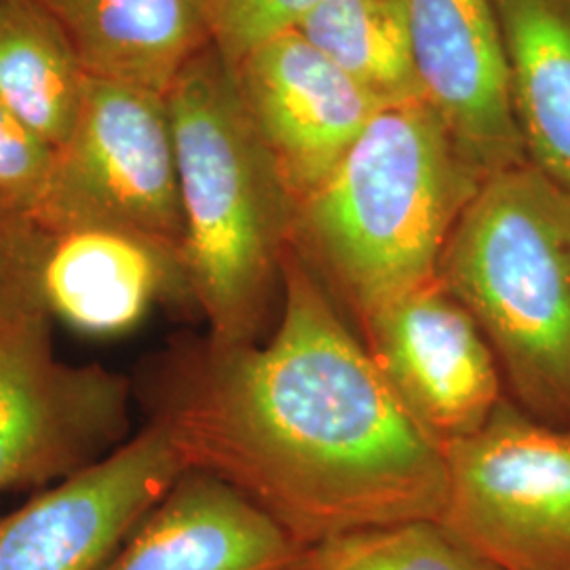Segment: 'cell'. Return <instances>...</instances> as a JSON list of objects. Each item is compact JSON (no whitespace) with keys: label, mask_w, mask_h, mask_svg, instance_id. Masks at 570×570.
Returning <instances> with one entry per match:
<instances>
[{"label":"cell","mask_w":570,"mask_h":570,"mask_svg":"<svg viewBox=\"0 0 570 570\" xmlns=\"http://www.w3.org/2000/svg\"><path fill=\"white\" fill-rule=\"evenodd\" d=\"M157 416L188 469L244 492L301 548L444 510V444L292 245L273 330L249 345L205 343Z\"/></svg>","instance_id":"obj_1"},{"label":"cell","mask_w":570,"mask_h":570,"mask_svg":"<svg viewBox=\"0 0 570 570\" xmlns=\"http://www.w3.org/2000/svg\"><path fill=\"white\" fill-rule=\"evenodd\" d=\"M165 98L176 140L184 271L207 322V343H258L282 308L296 202L214 42L184 66Z\"/></svg>","instance_id":"obj_2"},{"label":"cell","mask_w":570,"mask_h":570,"mask_svg":"<svg viewBox=\"0 0 570 570\" xmlns=\"http://www.w3.org/2000/svg\"><path fill=\"white\" fill-rule=\"evenodd\" d=\"M484 178L425 100L385 106L296 205L292 247L355 324L438 268Z\"/></svg>","instance_id":"obj_3"},{"label":"cell","mask_w":570,"mask_h":570,"mask_svg":"<svg viewBox=\"0 0 570 570\" xmlns=\"http://www.w3.org/2000/svg\"><path fill=\"white\" fill-rule=\"evenodd\" d=\"M440 279L482 330L513 404L570 428V199L530 164L487 178Z\"/></svg>","instance_id":"obj_4"},{"label":"cell","mask_w":570,"mask_h":570,"mask_svg":"<svg viewBox=\"0 0 570 570\" xmlns=\"http://www.w3.org/2000/svg\"><path fill=\"white\" fill-rule=\"evenodd\" d=\"M444 454V529L497 569L570 570V428L505 395L484 428Z\"/></svg>","instance_id":"obj_5"},{"label":"cell","mask_w":570,"mask_h":570,"mask_svg":"<svg viewBox=\"0 0 570 570\" xmlns=\"http://www.w3.org/2000/svg\"><path fill=\"white\" fill-rule=\"evenodd\" d=\"M32 218L45 228L134 230L183 256L176 140L165 94L89 77L79 121L56 150Z\"/></svg>","instance_id":"obj_6"},{"label":"cell","mask_w":570,"mask_h":570,"mask_svg":"<svg viewBox=\"0 0 570 570\" xmlns=\"http://www.w3.org/2000/svg\"><path fill=\"white\" fill-rule=\"evenodd\" d=\"M51 315L0 332V492L53 487L121 449L129 381L56 355Z\"/></svg>","instance_id":"obj_7"},{"label":"cell","mask_w":570,"mask_h":570,"mask_svg":"<svg viewBox=\"0 0 570 570\" xmlns=\"http://www.w3.org/2000/svg\"><path fill=\"white\" fill-rule=\"evenodd\" d=\"M188 471L164 419L0 518V570H98Z\"/></svg>","instance_id":"obj_8"},{"label":"cell","mask_w":570,"mask_h":570,"mask_svg":"<svg viewBox=\"0 0 570 570\" xmlns=\"http://www.w3.org/2000/svg\"><path fill=\"white\" fill-rule=\"evenodd\" d=\"M357 327L389 387L442 444L484 428L508 395L489 341L440 275Z\"/></svg>","instance_id":"obj_9"},{"label":"cell","mask_w":570,"mask_h":570,"mask_svg":"<svg viewBox=\"0 0 570 570\" xmlns=\"http://www.w3.org/2000/svg\"><path fill=\"white\" fill-rule=\"evenodd\" d=\"M421 100L484 180L529 164L494 0H406Z\"/></svg>","instance_id":"obj_10"},{"label":"cell","mask_w":570,"mask_h":570,"mask_svg":"<svg viewBox=\"0 0 570 570\" xmlns=\"http://www.w3.org/2000/svg\"><path fill=\"white\" fill-rule=\"evenodd\" d=\"M230 68L296 205L387 106L296 30L258 45Z\"/></svg>","instance_id":"obj_11"},{"label":"cell","mask_w":570,"mask_h":570,"mask_svg":"<svg viewBox=\"0 0 570 570\" xmlns=\"http://www.w3.org/2000/svg\"><path fill=\"white\" fill-rule=\"evenodd\" d=\"M41 284L51 320L89 338H119L157 303L190 298L180 254L112 226L45 228Z\"/></svg>","instance_id":"obj_12"},{"label":"cell","mask_w":570,"mask_h":570,"mask_svg":"<svg viewBox=\"0 0 570 570\" xmlns=\"http://www.w3.org/2000/svg\"><path fill=\"white\" fill-rule=\"evenodd\" d=\"M301 550L244 492L188 469L98 570H287Z\"/></svg>","instance_id":"obj_13"},{"label":"cell","mask_w":570,"mask_h":570,"mask_svg":"<svg viewBox=\"0 0 570 570\" xmlns=\"http://www.w3.org/2000/svg\"><path fill=\"white\" fill-rule=\"evenodd\" d=\"M89 77L167 94L212 45L204 0H37Z\"/></svg>","instance_id":"obj_14"},{"label":"cell","mask_w":570,"mask_h":570,"mask_svg":"<svg viewBox=\"0 0 570 570\" xmlns=\"http://www.w3.org/2000/svg\"><path fill=\"white\" fill-rule=\"evenodd\" d=\"M529 164L570 199V0H494Z\"/></svg>","instance_id":"obj_15"},{"label":"cell","mask_w":570,"mask_h":570,"mask_svg":"<svg viewBox=\"0 0 570 570\" xmlns=\"http://www.w3.org/2000/svg\"><path fill=\"white\" fill-rule=\"evenodd\" d=\"M89 75L37 0H0V106L60 150L79 121Z\"/></svg>","instance_id":"obj_16"},{"label":"cell","mask_w":570,"mask_h":570,"mask_svg":"<svg viewBox=\"0 0 570 570\" xmlns=\"http://www.w3.org/2000/svg\"><path fill=\"white\" fill-rule=\"evenodd\" d=\"M296 32L381 102L421 98L406 0H320Z\"/></svg>","instance_id":"obj_17"},{"label":"cell","mask_w":570,"mask_h":570,"mask_svg":"<svg viewBox=\"0 0 570 570\" xmlns=\"http://www.w3.org/2000/svg\"><path fill=\"white\" fill-rule=\"evenodd\" d=\"M287 570H501L438 520H407L336 534L298 551Z\"/></svg>","instance_id":"obj_18"},{"label":"cell","mask_w":570,"mask_h":570,"mask_svg":"<svg viewBox=\"0 0 570 570\" xmlns=\"http://www.w3.org/2000/svg\"><path fill=\"white\" fill-rule=\"evenodd\" d=\"M42 247L45 228L32 216L0 212V332L47 313Z\"/></svg>","instance_id":"obj_19"},{"label":"cell","mask_w":570,"mask_h":570,"mask_svg":"<svg viewBox=\"0 0 570 570\" xmlns=\"http://www.w3.org/2000/svg\"><path fill=\"white\" fill-rule=\"evenodd\" d=\"M214 47L237 66L258 45L296 30L320 0H204Z\"/></svg>","instance_id":"obj_20"},{"label":"cell","mask_w":570,"mask_h":570,"mask_svg":"<svg viewBox=\"0 0 570 570\" xmlns=\"http://www.w3.org/2000/svg\"><path fill=\"white\" fill-rule=\"evenodd\" d=\"M53 157V148L0 106V212L35 216Z\"/></svg>","instance_id":"obj_21"}]
</instances>
